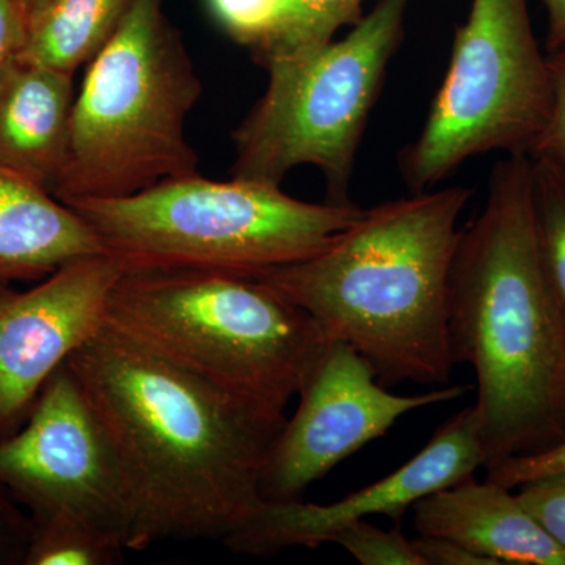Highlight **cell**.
I'll return each mask as SVG.
<instances>
[{"label": "cell", "instance_id": "6da1fadb", "mask_svg": "<svg viewBox=\"0 0 565 565\" xmlns=\"http://www.w3.org/2000/svg\"><path fill=\"white\" fill-rule=\"evenodd\" d=\"M66 364L125 475L128 550L225 542L263 503L264 460L285 416L234 399L107 326Z\"/></svg>", "mask_w": 565, "mask_h": 565}, {"label": "cell", "instance_id": "7a4b0ae2", "mask_svg": "<svg viewBox=\"0 0 565 565\" xmlns=\"http://www.w3.org/2000/svg\"><path fill=\"white\" fill-rule=\"evenodd\" d=\"M449 345L476 374L486 470L565 441V323L535 237L531 156L494 163L484 207L460 230Z\"/></svg>", "mask_w": 565, "mask_h": 565}, {"label": "cell", "instance_id": "3957f363", "mask_svg": "<svg viewBox=\"0 0 565 565\" xmlns=\"http://www.w3.org/2000/svg\"><path fill=\"white\" fill-rule=\"evenodd\" d=\"M471 193L451 185L377 204L326 250L256 278L352 345L385 386L449 384V285Z\"/></svg>", "mask_w": 565, "mask_h": 565}, {"label": "cell", "instance_id": "277c9868", "mask_svg": "<svg viewBox=\"0 0 565 565\" xmlns=\"http://www.w3.org/2000/svg\"><path fill=\"white\" fill-rule=\"evenodd\" d=\"M104 326L274 416H285L330 340L266 281L215 270L125 273Z\"/></svg>", "mask_w": 565, "mask_h": 565}, {"label": "cell", "instance_id": "5b68a950", "mask_svg": "<svg viewBox=\"0 0 565 565\" xmlns=\"http://www.w3.org/2000/svg\"><path fill=\"white\" fill-rule=\"evenodd\" d=\"M203 93L163 0H132L88 63L74 102L68 161L52 195L118 199L200 173L185 121Z\"/></svg>", "mask_w": 565, "mask_h": 565}, {"label": "cell", "instance_id": "8992f818", "mask_svg": "<svg viewBox=\"0 0 565 565\" xmlns=\"http://www.w3.org/2000/svg\"><path fill=\"white\" fill-rule=\"evenodd\" d=\"M68 206L126 273L215 270L255 278L326 250L364 211L352 202H303L281 185L202 173Z\"/></svg>", "mask_w": 565, "mask_h": 565}, {"label": "cell", "instance_id": "52a82bcc", "mask_svg": "<svg viewBox=\"0 0 565 565\" xmlns=\"http://www.w3.org/2000/svg\"><path fill=\"white\" fill-rule=\"evenodd\" d=\"M407 9L408 0H379L343 40L266 68V92L233 134L232 178L281 185L311 166L326 178L329 202H351L356 151Z\"/></svg>", "mask_w": 565, "mask_h": 565}, {"label": "cell", "instance_id": "ba28073f", "mask_svg": "<svg viewBox=\"0 0 565 565\" xmlns=\"http://www.w3.org/2000/svg\"><path fill=\"white\" fill-rule=\"evenodd\" d=\"M550 106L548 58L527 0H473L422 132L401 152L405 184L429 191L489 151L533 156Z\"/></svg>", "mask_w": 565, "mask_h": 565}, {"label": "cell", "instance_id": "9c48e42d", "mask_svg": "<svg viewBox=\"0 0 565 565\" xmlns=\"http://www.w3.org/2000/svg\"><path fill=\"white\" fill-rule=\"evenodd\" d=\"M20 433L0 438V484L39 520L66 516L128 548L132 509L125 475L79 382L63 364L33 403Z\"/></svg>", "mask_w": 565, "mask_h": 565}, {"label": "cell", "instance_id": "30bf717a", "mask_svg": "<svg viewBox=\"0 0 565 565\" xmlns=\"http://www.w3.org/2000/svg\"><path fill=\"white\" fill-rule=\"evenodd\" d=\"M467 392L452 385L412 396L390 393L352 345L330 338L297 394L296 414L282 424L264 460L263 501L302 500L308 487L384 437L401 416Z\"/></svg>", "mask_w": 565, "mask_h": 565}, {"label": "cell", "instance_id": "8fae6325", "mask_svg": "<svg viewBox=\"0 0 565 565\" xmlns=\"http://www.w3.org/2000/svg\"><path fill=\"white\" fill-rule=\"evenodd\" d=\"M125 273L120 259L104 252L65 264L29 291L0 288V438L102 329L110 292Z\"/></svg>", "mask_w": 565, "mask_h": 565}, {"label": "cell", "instance_id": "7c38bea8", "mask_svg": "<svg viewBox=\"0 0 565 565\" xmlns=\"http://www.w3.org/2000/svg\"><path fill=\"white\" fill-rule=\"evenodd\" d=\"M481 424L473 407L449 418L418 455L374 484L332 504L263 501L250 519L223 544L236 555L267 557L282 550L332 544L344 526L384 515L394 525L427 494L455 486L486 467Z\"/></svg>", "mask_w": 565, "mask_h": 565}, {"label": "cell", "instance_id": "4fadbf2b", "mask_svg": "<svg viewBox=\"0 0 565 565\" xmlns=\"http://www.w3.org/2000/svg\"><path fill=\"white\" fill-rule=\"evenodd\" d=\"M475 475L414 505L419 535L448 539L494 565H565V548L535 522L519 494Z\"/></svg>", "mask_w": 565, "mask_h": 565}, {"label": "cell", "instance_id": "5bb4252c", "mask_svg": "<svg viewBox=\"0 0 565 565\" xmlns=\"http://www.w3.org/2000/svg\"><path fill=\"white\" fill-rule=\"evenodd\" d=\"M74 74L18 57L0 74V163L54 192L68 161Z\"/></svg>", "mask_w": 565, "mask_h": 565}, {"label": "cell", "instance_id": "9a60e30c", "mask_svg": "<svg viewBox=\"0 0 565 565\" xmlns=\"http://www.w3.org/2000/svg\"><path fill=\"white\" fill-rule=\"evenodd\" d=\"M104 252L73 207L0 163V288L43 280L65 264Z\"/></svg>", "mask_w": 565, "mask_h": 565}, {"label": "cell", "instance_id": "2e32d148", "mask_svg": "<svg viewBox=\"0 0 565 565\" xmlns=\"http://www.w3.org/2000/svg\"><path fill=\"white\" fill-rule=\"evenodd\" d=\"M132 0H46L18 57L74 74L109 43Z\"/></svg>", "mask_w": 565, "mask_h": 565}, {"label": "cell", "instance_id": "e0dca14e", "mask_svg": "<svg viewBox=\"0 0 565 565\" xmlns=\"http://www.w3.org/2000/svg\"><path fill=\"white\" fill-rule=\"evenodd\" d=\"M223 32L264 70L291 55L292 21L286 0H207Z\"/></svg>", "mask_w": 565, "mask_h": 565}, {"label": "cell", "instance_id": "ac0fdd59", "mask_svg": "<svg viewBox=\"0 0 565 565\" xmlns=\"http://www.w3.org/2000/svg\"><path fill=\"white\" fill-rule=\"evenodd\" d=\"M531 188L539 253L565 323V170L545 156H531Z\"/></svg>", "mask_w": 565, "mask_h": 565}, {"label": "cell", "instance_id": "d6986e66", "mask_svg": "<svg viewBox=\"0 0 565 565\" xmlns=\"http://www.w3.org/2000/svg\"><path fill=\"white\" fill-rule=\"evenodd\" d=\"M125 544L98 527L66 519L51 516L39 520L29 542L24 563L31 565H115L121 564Z\"/></svg>", "mask_w": 565, "mask_h": 565}, {"label": "cell", "instance_id": "ffe728a7", "mask_svg": "<svg viewBox=\"0 0 565 565\" xmlns=\"http://www.w3.org/2000/svg\"><path fill=\"white\" fill-rule=\"evenodd\" d=\"M292 21L291 55L288 61L307 57L333 41L344 25L362 20L363 0H286ZM280 63V62H278Z\"/></svg>", "mask_w": 565, "mask_h": 565}, {"label": "cell", "instance_id": "44dd1931", "mask_svg": "<svg viewBox=\"0 0 565 565\" xmlns=\"http://www.w3.org/2000/svg\"><path fill=\"white\" fill-rule=\"evenodd\" d=\"M332 544L343 546L363 565H424L414 541L405 537L401 525L382 530L367 520H359L334 535Z\"/></svg>", "mask_w": 565, "mask_h": 565}, {"label": "cell", "instance_id": "7402d4cb", "mask_svg": "<svg viewBox=\"0 0 565 565\" xmlns=\"http://www.w3.org/2000/svg\"><path fill=\"white\" fill-rule=\"evenodd\" d=\"M516 489L535 522L565 548V470L539 476Z\"/></svg>", "mask_w": 565, "mask_h": 565}, {"label": "cell", "instance_id": "603a6c76", "mask_svg": "<svg viewBox=\"0 0 565 565\" xmlns=\"http://www.w3.org/2000/svg\"><path fill=\"white\" fill-rule=\"evenodd\" d=\"M546 58L552 82V106L533 156H545L565 170V43L550 51Z\"/></svg>", "mask_w": 565, "mask_h": 565}, {"label": "cell", "instance_id": "cb8c5ba5", "mask_svg": "<svg viewBox=\"0 0 565 565\" xmlns=\"http://www.w3.org/2000/svg\"><path fill=\"white\" fill-rule=\"evenodd\" d=\"M561 470H565V441L534 455L512 457L492 470H487V479L500 482L509 489H516L539 476Z\"/></svg>", "mask_w": 565, "mask_h": 565}, {"label": "cell", "instance_id": "d4e9b609", "mask_svg": "<svg viewBox=\"0 0 565 565\" xmlns=\"http://www.w3.org/2000/svg\"><path fill=\"white\" fill-rule=\"evenodd\" d=\"M31 22L29 0H0V74L24 47Z\"/></svg>", "mask_w": 565, "mask_h": 565}, {"label": "cell", "instance_id": "484cf974", "mask_svg": "<svg viewBox=\"0 0 565 565\" xmlns=\"http://www.w3.org/2000/svg\"><path fill=\"white\" fill-rule=\"evenodd\" d=\"M414 545L424 565H494L493 561L448 539L418 535Z\"/></svg>", "mask_w": 565, "mask_h": 565}, {"label": "cell", "instance_id": "4316f807", "mask_svg": "<svg viewBox=\"0 0 565 565\" xmlns=\"http://www.w3.org/2000/svg\"><path fill=\"white\" fill-rule=\"evenodd\" d=\"M548 14L546 52L556 50L565 43V0H544Z\"/></svg>", "mask_w": 565, "mask_h": 565}, {"label": "cell", "instance_id": "83f0119b", "mask_svg": "<svg viewBox=\"0 0 565 565\" xmlns=\"http://www.w3.org/2000/svg\"><path fill=\"white\" fill-rule=\"evenodd\" d=\"M31 2V14L33 11L39 10L41 6H43L46 0H29Z\"/></svg>", "mask_w": 565, "mask_h": 565}]
</instances>
